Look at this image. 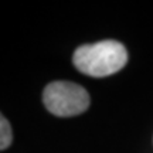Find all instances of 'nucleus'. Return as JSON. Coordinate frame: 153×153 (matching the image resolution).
Returning <instances> with one entry per match:
<instances>
[{"instance_id":"obj_1","label":"nucleus","mask_w":153,"mask_h":153,"mask_svg":"<svg viewBox=\"0 0 153 153\" xmlns=\"http://www.w3.org/2000/svg\"><path fill=\"white\" fill-rule=\"evenodd\" d=\"M74 65L89 76H108L122 70L128 62L125 45L115 40H104L81 45L74 51Z\"/></svg>"},{"instance_id":"obj_2","label":"nucleus","mask_w":153,"mask_h":153,"mask_svg":"<svg viewBox=\"0 0 153 153\" xmlns=\"http://www.w3.org/2000/svg\"><path fill=\"white\" fill-rule=\"evenodd\" d=\"M43 102L50 114L67 118L85 112L89 106V95L78 84L55 81L44 88Z\"/></svg>"},{"instance_id":"obj_3","label":"nucleus","mask_w":153,"mask_h":153,"mask_svg":"<svg viewBox=\"0 0 153 153\" xmlns=\"http://www.w3.org/2000/svg\"><path fill=\"white\" fill-rule=\"evenodd\" d=\"M11 140H13V132H11V126L9 120L4 116H0V149L4 150L10 146Z\"/></svg>"}]
</instances>
